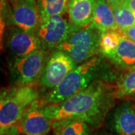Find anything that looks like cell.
<instances>
[{
	"mask_svg": "<svg viewBox=\"0 0 135 135\" xmlns=\"http://www.w3.org/2000/svg\"><path fill=\"white\" fill-rule=\"evenodd\" d=\"M116 85L105 80H97L86 89L59 104L44 105L43 113L53 121L74 119L93 128H99L115 106Z\"/></svg>",
	"mask_w": 135,
	"mask_h": 135,
	"instance_id": "cell-1",
	"label": "cell"
},
{
	"mask_svg": "<svg viewBox=\"0 0 135 135\" xmlns=\"http://www.w3.org/2000/svg\"><path fill=\"white\" fill-rule=\"evenodd\" d=\"M108 68L103 58L95 56L77 67L64 78L56 88L52 89L42 101L44 105L59 104L75 94L89 86L97 80H107Z\"/></svg>",
	"mask_w": 135,
	"mask_h": 135,
	"instance_id": "cell-2",
	"label": "cell"
},
{
	"mask_svg": "<svg viewBox=\"0 0 135 135\" xmlns=\"http://www.w3.org/2000/svg\"><path fill=\"white\" fill-rule=\"evenodd\" d=\"M101 34L89 25L83 28L74 27L56 50L65 53L80 65L100 53Z\"/></svg>",
	"mask_w": 135,
	"mask_h": 135,
	"instance_id": "cell-3",
	"label": "cell"
},
{
	"mask_svg": "<svg viewBox=\"0 0 135 135\" xmlns=\"http://www.w3.org/2000/svg\"><path fill=\"white\" fill-rule=\"evenodd\" d=\"M39 92L32 85L18 86L2 94L0 103V130L16 125L34 101Z\"/></svg>",
	"mask_w": 135,
	"mask_h": 135,
	"instance_id": "cell-4",
	"label": "cell"
},
{
	"mask_svg": "<svg viewBox=\"0 0 135 135\" xmlns=\"http://www.w3.org/2000/svg\"><path fill=\"white\" fill-rule=\"evenodd\" d=\"M50 57L49 50L40 48L24 57L12 59L10 62L12 81L17 86H26L39 80Z\"/></svg>",
	"mask_w": 135,
	"mask_h": 135,
	"instance_id": "cell-5",
	"label": "cell"
},
{
	"mask_svg": "<svg viewBox=\"0 0 135 135\" xmlns=\"http://www.w3.org/2000/svg\"><path fill=\"white\" fill-rule=\"evenodd\" d=\"M74 27L66 14L55 15L41 20L35 34L42 48L50 51L56 50Z\"/></svg>",
	"mask_w": 135,
	"mask_h": 135,
	"instance_id": "cell-6",
	"label": "cell"
},
{
	"mask_svg": "<svg viewBox=\"0 0 135 135\" xmlns=\"http://www.w3.org/2000/svg\"><path fill=\"white\" fill-rule=\"evenodd\" d=\"M77 65L72 59L66 53L55 50L50 55L39 80L41 86L52 90L57 86Z\"/></svg>",
	"mask_w": 135,
	"mask_h": 135,
	"instance_id": "cell-7",
	"label": "cell"
},
{
	"mask_svg": "<svg viewBox=\"0 0 135 135\" xmlns=\"http://www.w3.org/2000/svg\"><path fill=\"white\" fill-rule=\"evenodd\" d=\"M107 127L116 135H135V101L125 100L107 115Z\"/></svg>",
	"mask_w": 135,
	"mask_h": 135,
	"instance_id": "cell-8",
	"label": "cell"
},
{
	"mask_svg": "<svg viewBox=\"0 0 135 135\" xmlns=\"http://www.w3.org/2000/svg\"><path fill=\"white\" fill-rule=\"evenodd\" d=\"M5 47L12 59L21 58L42 48L35 32L13 26L5 34Z\"/></svg>",
	"mask_w": 135,
	"mask_h": 135,
	"instance_id": "cell-9",
	"label": "cell"
},
{
	"mask_svg": "<svg viewBox=\"0 0 135 135\" xmlns=\"http://www.w3.org/2000/svg\"><path fill=\"white\" fill-rule=\"evenodd\" d=\"M41 106L42 101L38 99L25 111L16 124L20 132L26 135H45L53 128V120L44 114Z\"/></svg>",
	"mask_w": 135,
	"mask_h": 135,
	"instance_id": "cell-10",
	"label": "cell"
},
{
	"mask_svg": "<svg viewBox=\"0 0 135 135\" xmlns=\"http://www.w3.org/2000/svg\"><path fill=\"white\" fill-rule=\"evenodd\" d=\"M15 26L31 32H36L41 23L37 0H16L11 15Z\"/></svg>",
	"mask_w": 135,
	"mask_h": 135,
	"instance_id": "cell-11",
	"label": "cell"
},
{
	"mask_svg": "<svg viewBox=\"0 0 135 135\" xmlns=\"http://www.w3.org/2000/svg\"><path fill=\"white\" fill-rule=\"evenodd\" d=\"M97 0H70L68 17L71 23L77 28H83L90 24Z\"/></svg>",
	"mask_w": 135,
	"mask_h": 135,
	"instance_id": "cell-12",
	"label": "cell"
},
{
	"mask_svg": "<svg viewBox=\"0 0 135 135\" xmlns=\"http://www.w3.org/2000/svg\"><path fill=\"white\" fill-rule=\"evenodd\" d=\"M89 26L101 33L119 29L110 5L106 0H97L93 17Z\"/></svg>",
	"mask_w": 135,
	"mask_h": 135,
	"instance_id": "cell-13",
	"label": "cell"
},
{
	"mask_svg": "<svg viewBox=\"0 0 135 135\" xmlns=\"http://www.w3.org/2000/svg\"><path fill=\"white\" fill-rule=\"evenodd\" d=\"M104 57L121 68L127 70L134 67L135 66V42L125 36L116 50Z\"/></svg>",
	"mask_w": 135,
	"mask_h": 135,
	"instance_id": "cell-14",
	"label": "cell"
},
{
	"mask_svg": "<svg viewBox=\"0 0 135 135\" xmlns=\"http://www.w3.org/2000/svg\"><path fill=\"white\" fill-rule=\"evenodd\" d=\"M52 128L54 135H92L89 124L74 119L53 121Z\"/></svg>",
	"mask_w": 135,
	"mask_h": 135,
	"instance_id": "cell-15",
	"label": "cell"
},
{
	"mask_svg": "<svg viewBox=\"0 0 135 135\" xmlns=\"http://www.w3.org/2000/svg\"><path fill=\"white\" fill-rule=\"evenodd\" d=\"M41 20L68 13L70 0H37Z\"/></svg>",
	"mask_w": 135,
	"mask_h": 135,
	"instance_id": "cell-16",
	"label": "cell"
},
{
	"mask_svg": "<svg viewBox=\"0 0 135 135\" xmlns=\"http://www.w3.org/2000/svg\"><path fill=\"white\" fill-rule=\"evenodd\" d=\"M110 5L119 29L122 30L135 26V13L123 2L111 3Z\"/></svg>",
	"mask_w": 135,
	"mask_h": 135,
	"instance_id": "cell-17",
	"label": "cell"
},
{
	"mask_svg": "<svg viewBox=\"0 0 135 135\" xmlns=\"http://www.w3.org/2000/svg\"><path fill=\"white\" fill-rule=\"evenodd\" d=\"M117 98L135 95V66L127 69L116 84Z\"/></svg>",
	"mask_w": 135,
	"mask_h": 135,
	"instance_id": "cell-18",
	"label": "cell"
},
{
	"mask_svg": "<svg viewBox=\"0 0 135 135\" xmlns=\"http://www.w3.org/2000/svg\"><path fill=\"white\" fill-rule=\"evenodd\" d=\"M124 37L125 35L119 29L103 32L101 34L99 44L100 53L104 57L113 53Z\"/></svg>",
	"mask_w": 135,
	"mask_h": 135,
	"instance_id": "cell-19",
	"label": "cell"
},
{
	"mask_svg": "<svg viewBox=\"0 0 135 135\" xmlns=\"http://www.w3.org/2000/svg\"><path fill=\"white\" fill-rule=\"evenodd\" d=\"M20 131L17 125L9 126L0 130V135H20Z\"/></svg>",
	"mask_w": 135,
	"mask_h": 135,
	"instance_id": "cell-20",
	"label": "cell"
},
{
	"mask_svg": "<svg viewBox=\"0 0 135 135\" xmlns=\"http://www.w3.org/2000/svg\"><path fill=\"white\" fill-rule=\"evenodd\" d=\"M121 31L127 38L130 39L131 41L135 42V26H131L127 29H122Z\"/></svg>",
	"mask_w": 135,
	"mask_h": 135,
	"instance_id": "cell-21",
	"label": "cell"
},
{
	"mask_svg": "<svg viewBox=\"0 0 135 135\" xmlns=\"http://www.w3.org/2000/svg\"><path fill=\"white\" fill-rule=\"evenodd\" d=\"M123 2L135 13V0H124Z\"/></svg>",
	"mask_w": 135,
	"mask_h": 135,
	"instance_id": "cell-22",
	"label": "cell"
},
{
	"mask_svg": "<svg viewBox=\"0 0 135 135\" xmlns=\"http://www.w3.org/2000/svg\"><path fill=\"white\" fill-rule=\"evenodd\" d=\"M106 1L108 3L111 4V3H119V2H122L124 0H106Z\"/></svg>",
	"mask_w": 135,
	"mask_h": 135,
	"instance_id": "cell-23",
	"label": "cell"
},
{
	"mask_svg": "<svg viewBox=\"0 0 135 135\" xmlns=\"http://www.w3.org/2000/svg\"><path fill=\"white\" fill-rule=\"evenodd\" d=\"M96 135H116L114 134H113V133H108V132H101V133H99V134H98Z\"/></svg>",
	"mask_w": 135,
	"mask_h": 135,
	"instance_id": "cell-24",
	"label": "cell"
},
{
	"mask_svg": "<svg viewBox=\"0 0 135 135\" xmlns=\"http://www.w3.org/2000/svg\"><path fill=\"white\" fill-rule=\"evenodd\" d=\"M11 2H12L13 3H14V2H15V1H16V0H11Z\"/></svg>",
	"mask_w": 135,
	"mask_h": 135,
	"instance_id": "cell-25",
	"label": "cell"
},
{
	"mask_svg": "<svg viewBox=\"0 0 135 135\" xmlns=\"http://www.w3.org/2000/svg\"><path fill=\"white\" fill-rule=\"evenodd\" d=\"M37 135H43V134H37Z\"/></svg>",
	"mask_w": 135,
	"mask_h": 135,
	"instance_id": "cell-26",
	"label": "cell"
},
{
	"mask_svg": "<svg viewBox=\"0 0 135 135\" xmlns=\"http://www.w3.org/2000/svg\"><path fill=\"white\" fill-rule=\"evenodd\" d=\"M134 99H135V95H134ZM134 101H135V100H134Z\"/></svg>",
	"mask_w": 135,
	"mask_h": 135,
	"instance_id": "cell-27",
	"label": "cell"
}]
</instances>
